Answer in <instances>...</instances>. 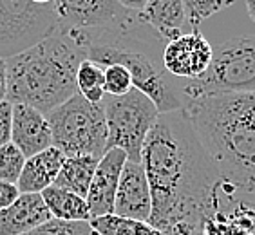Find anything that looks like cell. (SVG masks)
Instances as JSON below:
<instances>
[{
	"mask_svg": "<svg viewBox=\"0 0 255 235\" xmlns=\"http://www.w3.org/2000/svg\"><path fill=\"white\" fill-rule=\"evenodd\" d=\"M141 167L152 197L148 225L163 235H196L217 208L223 181L183 109L157 116Z\"/></svg>",
	"mask_w": 255,
	"mask_h": 235,
	"instance_id": "6da1fadb",
	"label": "cell"
},
{
	"mask_svg": "<svg viewBox=\"0 0 255 235\" xmlns=\"http://www.w3.org/2000/svg\"><path fill=\"white\" fill-rule=\"evenodd\" d=\"M60 31L78 44L84 60L103 67L123 65L132 76L134 89L147 94L159 114L185 107L179 80L163 67V49L167 42L139 18V13L123 9L118 18L96 29Z\"/></svg>",
	"mask_w": 255,
	"mask_h": 235,
	"instance_id": "7a4b0ae2",
	"label": "cell"
},
{
	"mask_svg": "<svg viewBox=\"0 0 255 235\" xmlns=\"http://www.w3.org/2000/svg\"><path fill=\"white\" fill-rule=\"evenodd\" d=\"M84 62L78 44L56 29L49 38L5 60L7 102L27 105L44 116L78 93L76 73Z\"/></svg>",
	"mask_w": 255,
	"mask_h": 235,
	"instance_id": "3957f363",
	"label": "cell"
},
{
	"mask_svg": "<svg viewBox=\"0 0 255 235\" xmlns=\"http://www.w3.org/2000/svg\"><path fill=\"white\" fill-rule=\"evenodd\" d=\"M183 111L223 185L255 194V127L228 107L223 94L187 100Z\"/></svg>",
	"mask_w": 255,
	"mask_h": 235,
	"instance_id": "277c9868",
	"label": "cell"
},
{
	"mask_svg": "<svg viewBox=\"0 0 255 235\" xmlns=\"http://www.w3.org/2000/svg\"><path fill=\"white\" fill-rule=\"evenodd\" d=\"M212 49V64L206 73L183 82L185 103L208 94L255 93V34L228 38Z\"/></svg>",
	"mask_w": 255,
	"mask_h": 235,
	"instance_id": "5b68a950",
	"label": "cell"
},
{
	"mask_svg": "<svg viewBox=\"0 0 255 235\" xmlns=\"http://www.w3.org/2000/svg\"><path fill=\"white\" fill-rule=\"evenodd\" d=\"M53 147L71 156L102 157L107 152L103 103H89L78 93L47 114Z\"/></svg>",
	"mask_w": 255,
	"mask_h": 235,
	"instance_id": "8992f818",
	"label": "cell"
},
{
	"mask_svg": "<svg viewBox=\"0 0 255 235\" xmlns=\"http://www.w3.org/2000/svg\"><path fill=\"white\" fill-rule=\"evenodd\" d=\"M103 113L107 121V150L120 148L132 163H141V148L159 111L154 102L137 89L123 96H105Z\"/></svg>",
	"mask_w": 255,
	"mask_h": 235,
	"instance_id": "52a82bcc",
	"label": "cell"
},
{
	"mask_svg": "<svg viewBox=\"0 0 255 235\" xmlns=\"http://www.w3.org/2000/svg\"><path fill=\"white\" fill-rule=\"evenodd\" d=\"M58 29L54 2L0 0V58L7 60L31 49Z\"/></svg>",
	"mask_w": 255,
	"mask_h": 235,
	"instance_id": "ba28073f",
	"label": "cell"
},
{
	"mask_svg": "<svg viewBox=\"0 0 255 235\" xmlns=\"http://www.w3.org/2000/svg\"><path fill=\"white\" fill-rule=\"evenodd\" d=\"M212 44L199 29L183 33L165 44L163 67L177 80H196L206 73L212 64Z\"/></svg>",
	"mask_w": 255,
	"mask_h": 235,
	"instance_id": "9c48e42d",
	"label": "cell"
},
{
	"mask_svg": "<svg viewBox=\"0 0 255 235\" xmlns=\"http://www.w3.org/2000/svg\"><path fill=\"white\" fill-rule=\"evenodd\" d=\"M125 163H127V154L120 148H111L100 157L98 167L85 196L91 219L114 214V199Z\"/></svg>",
	"mask_w": 255,
	"mask_h": 235,
	"instance_id": "30bf717a",
	"label": "cell"
},
{
	"mask_svg": "<svg viewBox=\"0 0 255 235\" xmlns=\"http://www.w3.org/2000/svg\"><path fill=\"white\" fill-rule=\"evenodd\" d=\"M152 212L150 186L141 163L128 161L123 165L118 192L114 199V214L139 223H148Z\"/></svg>",
	"mask_w": 255,
	"mask_h": 235,
	"instance_id": "8fae6325",
	"label": "cell"
},
{
	"mask_svg": "<svg viewBox=\"0 0 255 235\" xmlns=\"http://www.w3.org/2000/svg\"><path fill=\"white\" fill-rule=\"evenodd\" d=\"M58 29H96L118 18L125 7L118 0H54Z\"/></svg>",
	"mask_w": 255,
	"mask_h": 235,
	"instance_id": "7c38bea8",
	"label": "cell"
},
{
	"mask_svg": "<svg viewBox=\"0 0 255 235\" xmlns=\"http://www.w3.org/2000/svg\"><path fill=\"white\" fill-rule=\"evenodd\" d=\"M11 143L24 154L25 159L53 147V134L47 116L27 105H13Z\"/></svg>",
	"mask_w": 255,
	"mask_h": 235,
	"instance_id": "4fadbf2b",
	"label": "cell"
},
{
	"mask_svg": "<svg viewBox=\"0 0 255 235\" xmlns=\"http://www.w3.org/2000/svg\"><path fill=\"white\" fill-rule=\"evenodd\" d=\"M53 219L42 194H20L9 208L0 212V235H24Z\"/></svg>",
	"mask_w": 255,
	"mask_h": 235,
	"instance_id": "5bb4252c",
	"label": "cell"
},
{
	"mask_svg": "<svg viewBox=\"0 0 255 235\" xmlns=\"http://www.w3.org/2000/svg\"><path fill=\"white\" fill-rule=\"evenodd\" d=\"M64 161L65 154L54 147L25 159L22 174L16 181L20 194H42L45 188H49L58 176Z\"/></svg>",
	"mask_w": 255,
	"mask_h": 235,
	"instance_id": "9a60e30c",
	"label": "cell"
},
{
	"mask_svg": "<svg viewBox=\"0 0 255 235\" xmlns=\"http://www.w3.org/2000/svg\"><path fill=\"white\" fill-rule=\"evenodd\" d=\"M139 18L156 31L165 42L177 38L187 27L183 0H148Z\"/></svg>",
	"mask_w": 255,
	"mask_h": 235,
	"instance_id": "2e32d148",
	"label": "cell"
},
{
	"mask_svg": "<svg viewBox=\"0 0 255 235\" xmlns=\"http://www.w3.org/2000/svg\"><path fill=\"white\" fill-rule=\"evenodd\" d=\"M98 161L100 157L94 156L65 157L64 165L60 168L53 185L73 192V194H76L80 197H85L94 177V172H96V167H98Z\"/></svg>",
	"mask_w": 255,
	"mask_h": 235,
	"instance_id": "e0dca14e",
	"label": "cell"
},
{
	"mask_svg": "<svg viewBox=\"0 0 255 235\" xmlns=\"http://www.w3.org/2000/svg\"><path fill=\"white\" fill-rule=\"evenodd\" d=\"M42 199L45 206L49 208L53 219L60 221H91L89 206L85 197H80L76 194L58 186L51 185L42 192Z\"/></svg>",
	"mask_w": 255,
	"mask_h": 235,
	"instance_id": "ac0fdd59",
	"label": "cell"
},
{
	"mask_svg": "<svg viewBox=\"0 0 255 235\" xmlns=\"http://www.w3.org/2000/svg\"><path fill=\"white\" fill-rule=\"evenodd\" d=\"M105 67L91 60H84L76 73V87L78 94L89 103H102L105 98Z\"/></svg>",
	"mask_w": 255,
	"mask_h": 235,
	"instance_id": "d6986e66",
	"label": "cell"
},
{
	"mask_svg": "<svg viewBox=\"0 0 255 235\" xmlns=\"http://www.w3.org/2000/svg\"><path fill=\"white\" fill-rule=\"evenodd\" d=\"M234 2L236 0H183L188 27L192 31H197L203 20L210 18L212 15H217L219 11L230 7Z\"/></svg>",
	"mask_w": 255,
	"mask_h": 235,
	"instance_id": "ffe728a7",
	"label": "cell"
},
{
	"mask_svg": "<svg viewBox=\"0 0 255 235\" xmlns=\"http://www.w3.org/2000/svg\"><path fill=\"white\" fill-rule=\"evenodd\" d=\"M24 235H98L91 228L89 221H60L49 219L38 228Z\"/></svg>",
	"mask_w": 255,
	"mask_h": 235,
	"instance_id": "44dd1931",
	"label": "cell"
},
{
	"mask_svg": "<svg viewBox=\"0 0 255 235\" xmlns=\"http://www.w3.org/2000/svg\"><path fill=\"white\" fill-rule=\"evenodd\" d=\"M24 154L13 143L0 147V181L16 185L20 174H22V168H24Z\"/></svg>",
	"mask_w": 255,
	"mask_h": 235,
	"instance_id": "7402d4cb",
	"label": "cell"
},
{
	"mask_svg": "<svg viewBox=\"0 0 255 235\" xmlns=\"http://www.w3.org/2000/svg\"><path fill=\"white\" fill-rule=\"evenodd\" d=\"M130 89H134L132 76L123 65L114 64L105 67V84H103L105 96H123Z\"/></svg>",
	"mask_w": 255,
	"mask_h": 235,
	"instance_id": "603a6c76",
	"label": "cell"
},
{
	"mask_svg": "<svg viewBox=\"0 0 255 235\" xmlns=\"http://www.w3.org/2000/svg\"><path fill=\"white\" fill-rule=\"evenodd\" d=\"M89 225L98 235H128L132 230L134 221L120 217L116 214H109V216L94 217L89 221Z\"/></svg>",
	"mask_w": 255,
	"mask_h": 235,
	"instance_id": "cb8c5ba5",
	"label": "cell"
},
{
	"mask_svg": "<svg viewBox=\"0 0 255 235\" xmlns=\"http://www.w3.org/2000/svg\"><path fill=\"white\" fill-rule=\"evenodd\" d=\"M228 107L236 114H239L245 121L255 127V93L245 94H223Z\"/></svg>",
	"mask_w": 255,
	"mask_h": 235,
	"instance_id": "d4e9b609",
	"label": "cell"
},
{
	"mask_svg": "<svg viewBox=\"0 0 255 235\" xmlns=\"http://www.w3.org/2000/svg\"><path fill=\"white\" fill-rule=\"evenodd\" d=\"M11 128H13V103L4 100L0 102V147L11 143Z\"/></svg>",
	"mask_w": 255,
	"mask_h": 235,
	"instance_id": "484cf974",
	"label": "cell"
},
{
	"mask_svg": "<svg viewBox=\"0 0 255 235\" xmlns=\"http://www.w3.org/2000/svg\"><path fill=\"white\" fill-rule=\"evenodd\" d=\"M18 197H20V190L15 183L0 181V212L9 208Z\"/></svg>",
	"mask_w": 255,
	"mask_h": 235,
	"instance_id": "4316f807",
	"label": "cell"
},
{
	"mask_svg": "<svg viewBox=\"0 0 255 235\" xmlns=\"http://www.w3.org/2000/svg\"><path fill=\"white\" fill-rule=\"evenodd\" d=\"M7 98V65L5 60L0 58V102Z\"/></svg>",
	"mask_w": 255,
	"mask_h": 235,
	"instance_id": "83f0119b",
	"label": "cell"
},
{
	"mask_svg": "<svg viewBox=\"0 0 255 235\" xmlns=\"http://www.w3.org/2000/svg\"><path fill=\"white\" fill-rule=\"evenodd\" d=\"M118 2L125 9L134 11V13H141V11L145 9V5H147L148 0H118Z\"/></svg>",
	"mask_w": 255,
	"mask_h": 235,
	"instance_id": "f1b7e54d",
	"label": "cell"
},
{
	"mask_svg": "<svg viewBox=\"0 0 255 235\" xmlns=\"http://www.w3.org/2000/svg\"><path fill=\"white\" fill-rule=\"evenodd\" d=\"M246 9H248V15L255 22V0H246Z\"/></svg>",
	"mask_w": 255,
	"mask_h": 235,
	"instance_id": "f546056e",
	"label": "cell"
},
{
	"mask_svg": "<svg viewBox=\"0 0 255 235\" xmlns=\"http://www.w3.org/2000/svg\"><path fill=\"white\" fill-rule=\"evenodd\" d=\"M31 2H34V4H51L54 0H31Z\"/></svg>",
	"mask_w": 255,
	"mask_h": 235,
	"instance_id": "4dcf8cb0",
	"label": "cell"
}]
</instances>
